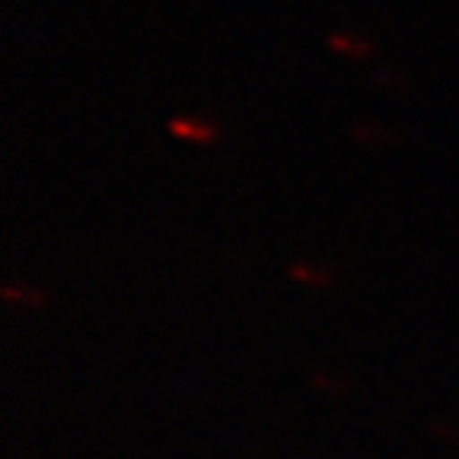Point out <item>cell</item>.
<instances>
[{"mask_svg": "<svg viewBox=\"0 0 459 459\" xmlns=\"http://www.w3.org/2000/svg\"><path fill=\"white\" fill-rule=\"evenodd\" d=\"M290 274H294L297 281H303V284H309V287H329V284H335V274L332 272H316L313 265H290Z\"/></svg>", "mask_w": 459, "mask_h": 459, "instance_id": "cell-2", "label": "cell"}, {"mask_svg": "<svg viewBox=\"0 0 459 459\" xmlns=\"http://www.w3.org/2000/svg\"><path fill=\"white\" fill-rule=\"evenodd\" d=\"M169 128H172V134L186 137V141H198V143H211V141H217V137H221L217 125L201 122V118H176Z\"/></svg>", "mask_w": 459, "mask_h": 459, "instance_id": "cell-1", "label": "cell"}, {"mask_svg": "<svg viewBox=\"0 0 459 459\" xmlns=\"http://www.w3.org/2000/svg\"><path fill=\"white\" fill-rule=\"evenodd\" d=\"M329 45L335 51H342V55H351V57H364L373 51L370 42H364V39H348V36H332Z\"/></svg>", "mask_w": 459, "mask_h": 459, "instance_id": "cell-3", "label": "cell"}]
</instances>
